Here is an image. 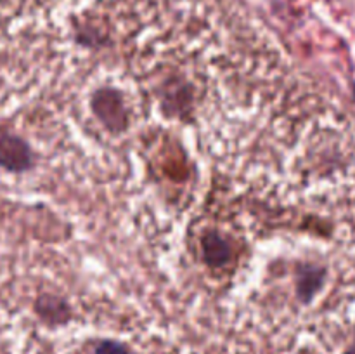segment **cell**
<instances>
[{"label": "cell", "mask_w": 355, "mask_h": 354, "mask_svg": "<svg viewBox=\"0 0 355 354\" xmlns=\"http://www.w3.org/2000/svg\"><path fill=\"white\" fill-rule=\"evenodd\" d=\"M326 281V269L318 264H298L295 271V290L298 301L311 304Z\"/></svg>", "instance_id": "3"}, {"label": "cell", "mask_w": 355, "mask_h": 354, "mask_svg": "<svg viewBox=\"0 0 355 354\" xmlns=\"http://www.w3.org/2000/svg\"><path fill=\"white\" fill-rule=\"evenodd\" d=\"M201 253L207 266L218 269L231 262L232 245L218 231H207L201 236Z\"/></svg>", "instance_id": "4"}, {"label": "cell", "mask_w": 355, "mask_h": 354, "mask_svg": "<svg viewBox=\"0 0 355 354\" xmlns=\"http://www.w3.org/2000/svg\"><path fill=\"white\" fill-rule=\"evenodd\" d=\"M345 354H355V344H354V346L352 347H350V349L349 351H347V353Z\"/></svg>", "instance_id": "8"}, {"label": "cell", "mask_w": 355, "mask_h": 354, "mask_svg": "<svg viewBox=\"0 0 355 354\" xmlns=\"http://www.w3.org/2000/svg\"><path fill=\"white\" fill-rule=\"evenodd\" d=\"M90 110L111 134H121L130 125V113L123 92L114 87H99L94 90L90 96Z\"/></svg>", "instance_id": "1"}, {"label": "cell", "mask_w": 355, "mask_h": 354, "mask_svg": "<svg viewBox=\"0 0 355 354\" xmlns=\"http://www.w3.org/2000/svg\"><path fill=\"white\" fill-rule=\"evenodd\" d=\"M96 354H132L127 346L118 340H101L96 346Z\"/></svg>", "instance_id": "7"}, {"label": "cell", "mask_w": 355, "mask_h": 354, "mask_svg": "<svg viewBox=\"0 0 355 354\" xmlns=\"http://www.w3.org/2000/svg\"><path fill=\"white\" fill-rule=\"evenodd\" d=\"M33 151L21 135L0 130V167L9 172H26L33 167Z\"/></svg>", "instance_id": "2"}, {"label": "cell", "mask_w": 355, "mask_h": 354, "mask_svg": "<svg viewBox=\"0 0 355 354\" xmlns=\"http://www.w3.org/2000/svg\"><path fill=\"white\" fill-rule=\"evenodd\" d=\"M165 106H189L191 103V89L189 85H186V83H182L180 85L179 82H177V89L173 90H165Z\"/></svg>", "instance_id": "6"}, {"label": "cell", "mask_w": 355, "mask_h": 354, "mask_svg": "<svg viewBox=\"0 0 355 354\" xmlns=\"http://www.w3.org/2000/svg\"><path fill=\"white\" fill-rule=\"evenodd\" d=\"M38 318L51 326H62L71 319V307L62 297L54 294H44L35 302Z\"/></svg>", "instance_id": "5"}]
</instances>
